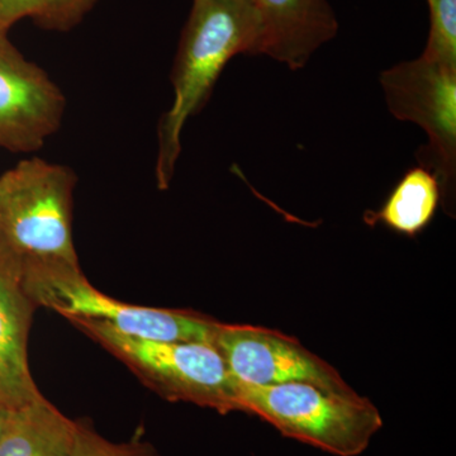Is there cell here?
Instances as JSON below:
<instances>
[{
  "mask_svg": "<svg viewBox=\"0 0 456 456\" xmlns=\"http://www.w3.org/2000/svg\"><path fill=\"white\" fill-rule=\"evenodd\" d=\"M71 456H160L146 441L114 443L98 434L92 426L77 421V439Z\"/></svg>",
  "mask_w": 456,
  "mask_h": 456,
  "instance_id": "obj_15",
  "label": "cell"
},
{
  "mask_svg": "<svg viewBox=\"0 0 456 456\" xmlns=\"http://www.w3.org/2000/svg\"><path fill=\"white\" fill-rule=\"evenodd\" d=\"M232 383L240 412L260 417L284 436L329 454H362L383 428L379 410L356 392H330L308 383Z\"/></svg>",
  "mask_w": 456,
  "mask_h": 456,
  "instance_id": "obj_2",
  "label": "cell"
},
{
  "mask_svg": "<svg viewBox=\"0 0 456 456\" xmlns=\"http://www.w3.org/2000/svg\"><path fill=\"white\" fill-rule=\"evenodd\" d=\"M443 200L439 176L424 165L403 174L378 211H367L368 226L382 224L393 232L415 237L430 226Z\"/></svg>",
  "mask_w": 456,
  "mask_h": 456,
  "instance_id": "obj_12",
  "label": "cell"
},
{
  "mask_svg": "<svg viewBox=\"0 0 456 456\" xmlns=\"http://www.w3.org/2000/svg\"><path fill=\"white\" fill-rule=\"evenodd\" d=\"M77 176L66 165L33 158L0 175V239L22 260L77 265L74 193Z\"/></svg>",
  "mask_w": 456,
  "mask_h": 456,
  "instance_id": "obj_4",
  "label": "cell"
},
{
  "mask_svg": "<svg viewBox=\"0 0 456 456\" xmlns=\"http://www.w3.org/2000/svg\"><path fill=\"white\" fill-rule=\"evenodd\" d=\"M65 112L61 88L0 32V149L38 151L60 130Z\"/></svg>",
  "mask_w": 456,
  "mask_h": 456,
  "instance_id": "obj_8",
  "label": "cell"
},
{
  "mask_svg": "<svg viewBox=\"0 0 456 456\" xmlns=\"http://www.w3.org/2000/svg\"><path fill=\"white\" fill-rule=\"evenodd\" d=\"M66 320L167 401L211 408L221 415L239 412L232 378L213 345L151 340L122 334L90 318Z\"/></svg>",
  "mask_w": 456,
  "mask_h": 456,
  "instance_id": "obj_3",
  "label": "cell"
},
{
  "mask_svg": "<svg viewBox=\"0 0 456 456\" xmlns=\"http://www.w3.org/2000/svg\"><path fill=\"white\" fill-rule=\"evenodd\" d=\"M260 23L257 55L301 70L335 38L338 20L329 0H251Z\"/></svg>",
  "mask_w": 456,
  "mask_h": 456,
  "instance_id": "obj_10",
  "label": "cell"
},
{
  "mask_svg": "<svg viewBox=\"0 0 456 456\" xmlns=\"http://www.w3.org/2000/svg\"><path fill=\"white\" fill-rule=\"evenodd\" d=\"M430 33L421 57L456 70V0H428Z\"/></svg>",
  "mask_w": 456,
  "mask_h": 456,
  "instance_id": "obj_14",
  "label": "cell"
},
{
  "mask_svg": "<svg viewBox=\"0 0 456 456\" xmlns=\"http://www.w3.org/2000/svg\"><path fill=\"white\" fill-rule=\"evenodd\" d=\"M380 86L389 112L428 134L419 165L439 176L443 198H450L456 171V70L419 57L383 71Z\"/></svg>",
  "mask_w": 456,
  "mask_h": 456,
  "instance_id": "obj_6",
  "label": "cell"
},
{
  "mask_svg": "<svg viewBox=\"0 0 456 456\" xmlns=\"http://www.w3.org/2000/svg\"><path fill=\"white\" fill-rule=\"evenodd\" d=\"M77 421L44 395L9 411L0 435V456H71Z\"/></svg>",
  "mask_w": 456,
  "mask_h": 456,
  "instance_id": "obj_11",
  "label": "cell"
},
{
  "mask_svg": "<svg viewBox=\"0 0 456 456\" xmlns=\"http://www.w3.org/2000/svg\"><path fill=\"white\" fill-rule=\"evenodd\" d=\"M23 272L27 290L37 308H50L64 318L101 321L136 338L212 345L218 321L193 311L118 301L90 283L80 264L23 260Z\"/></svg>",
  "mask_w": 456,
  "mask_h": 456,
  "instance_id": "obj_5",
  "label": "cell"
},
{
  "mask_svg": "<svg viewBox=\"0 0 456 456\" xmlns=\"http://www.w3.org/2000/svg\"><path fill=\"white\" fill-rule=\"evenodd\" d=\"M99 0H0V32H9L22 20L42 29L68 32L88 16Z\"/></svg>",
  "mask_w": 456,
  "mask_h": 456,
  "instance_id": "obj_13",
  "label": "cell"
},
{
  "mask_svg": "<svg viewBox=\"0 0 456 456\" xmlns=\"http://www.w3.org/2000/svg\"><path fill=\"white\" fill-rule=\"evenodd\" d=\"M212 345L239 382L260 387L308 383L330 392H355L329 362L274 330L218 322Z\"/></svg>",
  "mask_w": 456,
  "mask_h": 456,
  "instance_id": "obj_7",
  "label": "cell"
},
{
  "mask_svg": "<svg viewBox=\"0 0 456 456\" xmlns=\"http://www.w3.org/2000/svg\"><path fill=\"white\" fill-rule=\"evenodd\" d=\"M9 411L11 410L5 407L4 404L0 403V435H2L3 428H4L5 422H7Z\"/></svg>",
  "mask_w": 456,
  "mask_h": 456,
  "instance_id": "obj_16",
  "label": "cell"
},
{
  "mask_svg": "<svg viewBox=\"0 0 456 456\" xmlns=\"http://www.w3.org/2000/svg\"><path fill=\"white\" fill-rule=\"evenodd\" d=\"M259 41V18L251 0H194L171 71L173 103L159 122V189L170 187L188 119L206 106L228 62L241 53L257 55Z\"/></svg>",
  "mask_w": 456,
  "mask_h": 456,
  "instance_id": "obj_1",
  "label": "cell"
},
{
  "mask_svg": "<svg viewBox=\"0 0 456 456\" xmlns=\"http://www.w3.org/2000/svg\"><path fill=\"white\" fill-rule=\"evenodd\" d=\"M36 310L26 288L22 257L0 239V403L9 410L42 395L28 362Z\"/></svg>",
  "mask_w": 456,
  "mask_h": 456,
  "instance_id": "obj_9",
  "label": "cell"
}]
</instances>
